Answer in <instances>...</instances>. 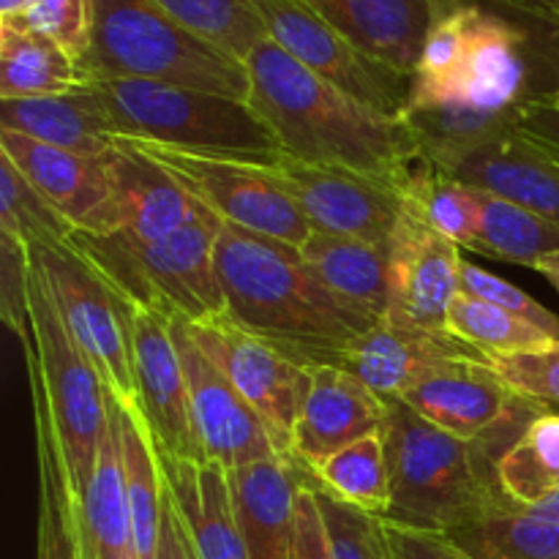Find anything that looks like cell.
I'll return each mask as SVG.
<instances>
[{
    "mask_svg": "<svg viewBox=\"0 0 559 559\" xmlns=\"http://www.w3.org/2000/svg\"><path fill=\"white\" fill-rule=\"evenodd\" d=\"M249 104L287 156L344 167L407 189L431 164L407 120L388 118L328 85L265 38L246 58Z\"/></svg>",
    "mask_w": 559,
    "mask_h": 559,
    "instance_id": "6da1fadb",
    "label": "cell"
},
{
    "mask_svg": "<svg viewBox=\"0 0 559 559\" xmlns=\"http://www.w3.org/2000/svg\"><path fill=\"white\" fill-rule=\"evenodd\" d=\"M216 267L227 317L304 366H336L338 355L380 320L353 309L282 240L218 222Z\"/></svg>",
    "mask_w": 559,
    "mask_h": 559,
    "instance_id": "7a4b0ae2",
    "label": "cell"
},
{
    "mask_svg": "<svg viewBox=\"0 0 559 559\" xmlns=\"http://www.w3.org/2000/svg\"><path fill=\"white\" fill-rule=\"evenodd\" d=\"M382 437L391 464L385 522L451 535L508 506L497 489L489 437L469 442L448 435L404 402H388Z\"/></svg>",
    "mask_w": 559,
    "mask_h": 559,
    "instance_id": "3957f363",
    "label": "cell"
},
{
    "mask_svg": "<svg viewBox=\"0 0 559 559\" xmlns=\"http://www.w3.org/2000/svg\"><path fill=\"white\" fill-rule=\"evenodd\" d=\"M82 87L120 140L257 164H276L284 153L243 98L145 80H87Z\"/></svg>",
    "mask_w": 559,
    "mask_h": 559,
    "instance_id": "277c9868",
    "label": "cell"
},
{
    "mask_svg": "<svg viewBox=\"0 0 559 559\" xmlns=\"http://www.w3.org/2000/svg\"><path fill=\"white\" fill-rule=\"evenodd\" d=\"M87 80H145L249 102L246 60L189 31L156 0H93Z\"/></svg>",
    "mask_w": 559,
    "mask_h": 559,
    "instance_id": "5b68a950",
    "label": "cell"
},
{
    "mask_svg": "<svg viewBox=\"0 0 559 559\" xmlns=\"http://www.w3.org/2000/svg\"><path fill=\"white\" fill-rule=\"evenodd\" d=\"M218 222L222 218L207 211L153 243H136L120 233H74L71 246L120 300L197 325L227 314L216 267Z\"/></svg>",
    "mask_w": 559,
    "mask_h": 559,
    "instance_id": "8992f818",
    "label": "cell"
},
{
    "mask_svg": "<svg viewBox=\"0 0 559 559\" xmlns=\"http://www.w3.org/2000/svg\"><path fill=\"white\" fill-rule=\"evenodd\" d=\"M38 369L49 415L63 448L74 497L91 480L98 448L109 429L112 396L96 366L71 338L41 267L31 257V338L22 342Z\"/></svg>",
    "mask_w": 559,
    "mask_h": 559,
    "instance_id": "52a82bcc",
    "label": "cell"
},
{
    "mask_svg": "<svg viewBox=\"0 0 559 559\" xmlns=\"http://www.w3.org/2000/svg\"><path fill=\"white\" fill-rule=\"evenodd\" d=\"M41 267L55 306L96 371L109 396L123 407H136L131 333L123 300L104 282L102 273L69 243L27 246Z\"/></svg>",
    "mask_w": 559,
    "mask_h": 559,
    "instance_id": "ba28073f",
    "label": "cell"
},
{
    "mask_svg": "<svg viewBox=\"0 0 559 559\" xmlns=\"http://www.w3.org/2000/svg\"><path fill=\"white\" fill-rule=\"evenodd\" d=\"M136 145L151 153L158 164H164L222 222L282 240L295 249H300L311 235L309 218L300 213L298 202L278 180L273 164L229 156H200V153L142 145V142Z\"/></svg>",
    "mask_w": 559,
    "mask_h": 559,
    "instance_id": "9c48e42d",
    "label": "cell"
},
{
    "mask_svg": "<svg viewBox=\"0 0 559 559\" xmlns=\"http://www.w3.org/2000/svg\"><path fill=\"white\" fill-rule=\"evenodd\" d=\"M254 5L267 38L311 74L388 118H404L413 76L366 55L298 0H254Z\"/></svg>",
    "mask_w": 559,
    "mask_h": 559,
    "instance_id": "30bf717a",
    "label": "cell"
},
{
    "mask_svg": "<svg viewBox=\"0 0 559 559\" xmlns=\"http://www.w3.org/2000/svg\"><path fill=\"white\" fill-rule=\"evenodd\" d=\"M197 347L227 374L235 391L251 404L271 431L278 453L293 459V435L311 388V366H304L276 344L254 336L227 314L211 322H186Z\"/></svg>",
    "mask_w": 559,
    "mask_h": 559,
    "instance_id": "8fae6325",
    "label": "cell"
},
{
    "mask_svg": "<svg viewBox=\"0 0 559 559\" xmlns=\"http://www.w3.org/2000/svg\"><path fill=\"white\" fill-rule=\"evenodd\" d=\"M134 364L136 407L151 429L162 459L205 462L194 431L183 358L175 342V322L145 306L126 304Z\"/></svg>",
    "mask_w": 559,
    "mask_h": 559,
    "instance_id": "7c38bea8",
    "label": "cell"
},
{
    "mask_svg": "<svg viewBox=\"0 0 559 559\" xmlns=\"http://www.w3.org/2000/svg\"><path fill=\"white\" fill-rule=\"evenodd\" d=\"M273 169L311 229L391 246L404 216V197L396 186L353 169L300 162L287 153Z\"/></svg>",
    "mask_w": 559,
    "mask_h": 559,
    "instance_id": "4fadbf2b",
    "label": "cell"
},
{
    "mask_svg": "<svg viewBox=\"0 0 559 559\" xmlns=\"http://www.w3.org/2000/svg\"><path fill=\"white\" fill-rule=\"evenodd\" d=\"M175 342L183 358L191 418L202 459L218 464L227 473L246 464L284 459L260 415L235 391L227 374L197 347L189 328L180 320H175Z\"/></svg>",
    "mask_w": 559,
    "mask_h": 559,
    "instance_id": "5bb4252c",
    "label": "cell"
},
{
    "mask_svg": "<svg viewBox=\"0 0 559 559\" xmlns=\"http://www.w3.org/2000/svg\"><path fill=\"white\" fill-rule=\"evenodd\" d=\"M399 402L437 429L462 440H484L533 404L522 402L484 355L464 353L437 360Z\"/></svg>",
    "mask_w": 559,
    "mask_h": 559,
    "instance_id": "9a60e30c",
    "label": "cell"
},
{
    "mask_svg": "<svg viewBox=\"0 0 559 559\" xmlns=\"http://www.w3.org/2000/svg\"><path fill=\"white\" fill-rule=\"evenodd\" d=\"M0 153L31 180L33 189L69 218L76 233H120V207L107 156L93 158L44 145L16 131L0 129Z\"/></svg>",
    "mask_w": 559,
    "mask_h": 559,
    "instance_id": "2e32d148",
    "label": "cell"
},
{
    "mask_svg": "<svg viewBox=\"0 0 559 559\" xmlns=\"http://www.w3.org/2000/svg\"><path fill=\"white\" fill-rule=\"evenodd\" d=\"M462 254L420 218L404 211L391 238V304L385 320L424 333H448L462 293Z\"/></svg>",
    "mask_w": 559,
    "mask_h": 559,
    "instance_id": "e0dca14e",
    "label": "cell"
},
{
    "mask_svg": "<svg viewBox=\"0 0 559 559\" xmlns=\"http://www.w3.org/2000/svg\"><path fill=\"white\" fill-rule=\"evenodd\" d=\"M388 402L338 366H314L311 388L293 435V462L306 473L333 453L382 431Z\"/></svg>",
    "mask_w": 559,
    "mask_h": 559,
    "instance_id": "ac0fdd59",
    "label": "cell"
},
{
    "mask_svg": "<svg viewBox=\"0 0 559 559\" xmlns=\"http://www.w3.org/2000/svg\"><path fill=\"white\" fill-rule=\"evenodd\" d=\"M524 76L522 33L500 16L469 5V38L462 66L435 107H462L484 115L516 112L522 107Z\"/></svg>",
    "mask_w": 559,
    "mask_h": 559,
    "instance_id": "d6986e66",
    "label": "cell"
},
{
    "mask_svg": "<svg viewBox=\"0 0 559 559\" xmlns=\"http://www.w3.org/2000/svg\"><path fill=\"white\" fill-rule=\"evenodd\" d=\"M440 173L559 224V162L519 126L462 153Z\"/></svg>",
    "mask_w": 559,
    "mask_h": 559,
    "instance_id": "ffe728a7",
    "label": "cell"
},
{
    "mask_svg": "<svg viewBox=\"0 0 559 559\" xmlns=\"http://www.w3.org/2000/svg\"><path fill=\"white\" fill-rule=\"evenodd\" d=\"M107 167L118 194L120 235L136 243L167 238L207 213V207L136 142L115 136Z\"/></svg>",
    "mask_w": 559,
    "mask_h": 559,
    "instance_id": "44dd1931",
    "label": "cell"
},
{
    "mask_svg": "<svg viewBox=\"0 0 559 559\" xmlns=\"http://www.w3.org/2000/svg\"><path fill=\"white\" fill-rule=\"evenodd\" d=\"M380 63L413 76L440 0H298Z\"/></svg>",
    "mask_w": 559,
    "mask_h": 559,
    "instance_id": "7402d4cb",
    "label": "cell"
},
{
    "mask_svg": "<svg viewBox=\"0 0 559 559\" xmlns=\"http://www.w3.org/2000/svg\"><path fill=\"white\" fill-rule=\"evenodd\" d=\"M475 353L451 333H424L380 320L338 355V369L358 377L382 402H399L437 360Z\"/></svg>",
    "mask_w": 559,
    "mask_h": 559,
    "instance_id": "603a6c76",
    "label": "cell"
},
{
    "mask_svg": "<svg viewBox=\"0 0 559 559\" xmlns=\"http://www.w3.org/2000/svg\"><path fill=\"white\" fill-rule=\"evenodd\" d=\"M158 462L197 559H251L235 516L227 469L186 459L158 456Z\"/></svg>",
    "mask_w": 559,
    "mask_h": 559,
    "instance_id": "cb8c5ba5",
    "label": "cell"
},
{
    "mask_svg": "<svg viewBox=\"0 0 559 559\" xmlns=\"http://www.w3.org/2000/svg\"><path fill=\"white\" fill-rule=\"evenodd\" d=\"M235 516L251 559H293L295 508L304 467L293 459H267L229 469Z\"/></svg>",
    "mask_w": 559,
    "mask_h": 559,
    "instance_id": "d4e9b609",
    "label": "cell"
},
{
    "mask_svg": "<svg viewBox=\"0 0 559 559\" xmlns=\"http://www.w3.org/2000/svg\"><path fill=\"white\" fill-rule=\"evenodd\" d=\"M74 502L82 559H140L129 495H126L123 448H120L115 399L109 409V429L98 448L96 467Z\"/></svg>",
    "mask_w": 559,
    "mask_h": 559,
    "instance_id": "484cf974",
    "label": "cell"
},
{
    "mask_svg": "<svg viewBox=\"0 0 559 559\" xmlns=\"http://www.w3.org/2000/svg\"><path fill=\"white\" fill-rule=\"evenodd\" d=\"M27 382L33 404V442H36L38 467V524L36 559H82L80 527H76V502L69 484L63 448L49 415L38 369L25 353Z\"/></svg>",
    "mask_w": 559,
    "mask_h": 559,
    "instance_id": "4316f807",
    "label": "cell"
},
{
    "mask_svg": "<svg viewBox=\"0 0 559 559\" xmlns=\"http://www.w3.org/2000/svg\"><path fill=\"white\" fill-rule=\"evenodd\" d=\"M298 251L336 298L371 320H385L391 304V246L311 229Z\"/></svg>",
    "mask_w": 559,
    "mask_h": 559,
    "instance_id": "83f0119b",
    "label": "cell"
},
{
    "mask_svg": "<svg viewBox=\"0 0 559 559\" xmlns=\"http://www.w3.org/2000/svg\"><path fill=\"white\" fill-rule=\"evenodd\" d=\"M0 129L93 158H104L115 147V136L82 85L66 96L0 102Z\"/></svg>",
    "mask_w": 559,
    "mask_h": 559,
    "instance_id": "f1b7e54d",
    "label": "cell"
},
{
    "mask_svg": "<svg viewBox=\"0 0 559 559\" xmlns=\"http://www.w3.org/2000/svg\"><path fill=\"white\" fill-rule=\"evenodd\" d=\"M85 85L69 52L16 20H0V102L66 96Z\"/></svg>",
    "mask_w": 559,
    "mask_h": 559,
    "instance_id": "f546056e",
    "label": "cell"
},
{
    "mask_svg": "<svg viewBox=\"0 0 559 559\" xmlns=\"http://www.w3.org/2000/svg\"><path fill=\"white\" fill-rule=\"evenodd\" d=\"M495 480L508 506L538 508L559 491V415L540 413L497 459Z\"/></svg>",
    "mask_w": 559,
    "mask_h": 559,
    "instance_id": "4dcf8cb0",
    "label": "cell"
},
{
    "mask_svg": "<svg viewBox=\"0 0 559 559\" xmlns=\"http://www.w3.org/2000/svg\"><path fill=\"white\" fill-rule=\"evenodd\" d=\"M469 251L535 271L540 260L559 251V224L480 191L478 235Z\"/></svg>",
    "mask_w": 559,
    "mask_h": 559,
    "instance_id": "1f68e13d",
    "label": "cell"
},
{
    "mask_svg": "<svg viewBox=\"0 0 559 559\" xmlns=\"http://www.w3.org/2000/svg\"><path fill=\"white\" fill-rule=\"evenodd\" d=\"M309 478L320 491L371 516L385 519L391 508V464L382 431L333 453L328 462L311 469Z\"/></svg>",
    "mask_w": 559,
    "mask_h": 559,
    "instance_id": "d6a6232c",
    "label": "cell"
},
{
    "mask_svg": "<svg viewBox=\"0 0 559 559\" xmlns=\"http://www.w3.org/2000/svg\"><path fill=\"white\" fill-rule=\"evenodd\" d=\"M478 559H559V522L527 508L502 506L451 533Z\"/></svg>",
    "mask_w": 559,
    "mask_h": 559,
    "instance_id": "836d02e7",
    "label": "cell"
},
{
    "mask_svg": "<svg viewBox=\"0 0 559 559\" xmlns=\"http://www.w3.org/2000/svg\"><path fill=\"white\" fill-rule=\"evenodd\" d=\"M404 211L440 233L459 249H473L480 222V191L451 175L440 173L435 164L424 169L402 191Z\"/></svg>",
    "mask_w": 559,
    "mask_h": 559,
    "instance_id": "e575fe53",
    "label": "cell"
},
{
    "mask_svg": "<svg viewBox=\"0 0 559 559\" xmlns=\"http://www.w3.org/2000/svg\"><path fill=\"white\" fill-rule=\"evenodd\" d=\"M448 333L484 358L530 353V349L559 342L540 328L530 325L522 317L469 293H459L453 300L451 314H448Z\"/></svg>",
    "mask_w": 559,
    "mask_h": 559,
    "instance_id": "d590c367",
    "label": "cell"
},
{
    "mask_svg": "<svg viewBox=\"0 0 559 559\" xmlns=\"http://www.w3.org/2000/svg\"><path fill=\"white\" fill-rule=\"evenodd\" d=\"M189 31L246 60L267 38L254 0H156Z\"/></svg>",
    "mask_w": 559,
    "mask_h": 559,
    "instance_id": "8d00e7d4",
    "label": "cell"
},
{
    "mask_svg": "<svg viewBox=\"0 0 559 559\" xmlns=\"http://www.w3.org/2000/svg\"><path fill=\"white\" fill-rule=\"evenodd\" d=\"M76 229L0 153V235L25 246L69 243Z\"/></svg>",
    "mask_w": 559,
    "mask_h": 559,
    "instance_id": "74e56055",
    "label": "cell"
},
{
    "mask_svg": "<svg viewBox=\"0 0 559 559\" xmlns=\"http://www.w3.org/2000/svg\"><path fill=\"white\" fill-rule=\"evenodd\" d=\"M486 364L522 402L540 413L559 415V342L519 355H495Z\"/></svg>",
    "mask_w": 559,
    "mask_h": 559,
    "instance_id": "f35d334b",
    "label": "cell"
},
{
    "mask_svg": "<svg viewBox=\"0 0 559 559\" xmlns=\"http://www.w3.org/2000/svg\"><path fill=\"white\" fill-rule=\"evenodd\" d=\"M317 497H320L322 516H325L336 559H393L380 516L358 511L320 489H317Z\"/></svg>",
    "mask_w": 559,
    "mask_h": 559,
    "instance_id": "ab89813d",
    "label": "cell"
},
{
    "mask_svg": "<svg viewBox=\"0 0 559 559\" xmlns=\"http://www.w3.org/2000/svg\"><path fill=\"white\" fill-rule=\"evenodd\" d=\"M16 22L47 36L76 63L91 52L93 0H36Z\"/></svg>",
    "mask_w": 559,
    "mask_h": 559,
    "instance_id": "60d3db41",
    "label": "cell"
},
{
    "mask_svg": "<svg viewBox=\"0 0 559 559\" xmlns=\"http://www.w3.org/2000/svg\"><path fill=\"white\" fill-rule=\"evenodd\" d=\"M462 293H469V295H475V298L489 300V304L500 306V309H506V311H511V314L527 320L530 325L546 331L551 338H559V314L557 311L546 309L538 298H533L530 293H524L522 287L511 284L508 278L497 276V273L486 271V267L473 265L469 260L462 262Z\"/></svg>",
    "mask_w": 559,
    "mask_h": 559,
    "instance_id": "b9f144b4",
    "label": "cell"
},
{
    "mask_svg": "<svg viewBox=\"0 0 559 559\" xmlns=\"http://www.w3.org/2000/svg\"><path fill=\"white\" fill-rule=\"evenodd\" d=\"M0 314L20 342L31 338V249L0 235Z\"/></svg>",
    "mask_w": 559,
    "mask_h": 559,
    "instance_id": "7bdbcfd3",
    "label": "cell"
},
{
    "mask_svg": "<svg viewBox=\"0 0 559 559\" xmlns=\"http://www.w3.org/2000/svg\"><path fill=\"white\" fill-rule=\"evenodd\" d=\"M293 559H336L325 516H322L320 497L314 484L304 469V480L298 489V508H295V544Z\"/></svg>",
    "mask_w": 559,
    "mask_h": 559,
    "instance_id": "ee69618b",
    "label": "cell"
},
{
    "mask_svg": "<svg viewBox=\"0 0 559 559\" xmlns=\"http://www.w3.org/2000/svg\"><path fill=\"white\" fill-rule=\"evenodd\" d=\"M382 530H385L393 559H478L445 533L402 527V524L385 522V519H382Z\"/></svg>",
    "mask_w": 559,
    "mask_h": 559,
    "instance_id": "f6af8a7d",
    "label": "cell"
},
{
    "mask_svg": "<svg viewBox=\"0 0 559 559\" xmlns=\"http://www.w3.org/2000/svg\"><path fill=\"white\" fill-rule=\"evenodd\" d=\"M516 126L524 136L538 142L546 153L559 162V107L544 98L522 102L516 112Z\"/></svg>",
    "mask_w": 559,
    "mask_h": 559,
    "instance_id": "bcb514c9",
    "label": "cell"
},
{
    "mask_svg": "<svg viewBox=\"0 0 559 559\" xmlns=\"http://www.w3.org/2000/svg\"><path fill=\"white\" fill-rule=\"evenodd\" d=\"M158 559H197L191 540L186 535L183 522L175 511L173 497L164 500V524H162V546H158Z\"/></svg>",
    "mask_w": 559,
    "mask_h": 559,
    "instance_id": "7dc6e473",
    "label": "cell"
},
{
    "mask_svg": "<svg viewBox=\"0 0 559 559\" xmlns=\"http://www.w3.org/2000/svg\"><path fill=\"white\" fill-rule=\"evenodd\" d=\"M511 3L516 5H527L530 11H535V14L540 16H551V20H559V0H511Z\"/></svg>",
    "mask_w": 559,
    "mask_h": 559,
    "instance_id": "c3c4849f",
    "label": "cell"
},
{
    "mask_svg": "<svg viewBox=\"0 0 559 559\" xmlns=\"http://www.w3.org/2000/svg\"><path fill=\"white\" fill-rule=\"evenodd\" d=\"M535 271H538L540 276H544L546 282H549L551 287H555V293L559 295V251H557V254L546 257V260H540Z\"/></svg>",
    "mask_w": 559,
    "mask_h": 559,
    "instance_id": "681fc988",
    "label": "cell"
},
{
    "mask_svg": "<svg viewBox=\"0 0 559 559\" xmlns=\"http://www.w3.org/2000/svg\"><path fill=\"white\" fill-rule=\"evenodd\" d=\"M36 0H0V20H16L25 14Z\"/></svg>",
    "mask_w": 559,
    "mask_h": 559,
    "instance_id": "f907efd6",
    "label": "cell"
},
{
    "mask_svg": "<svg viewBox=\"0 0 559 559\" xmlns=\"http://www.w3.org/2000/svg\"><path fill=\"white\" fill-rule=\"evenodd\" d=\"M527 511L544 513V516H549V519H557V522H559V491H557L555 497H549V500H544V502H540L538 508H527Z\"/></svg>",
    "mask_w": 559,
    "mask_h": 559,
    "instance_id": "816d5d0a",
    "label": "cell"
},
{
    "mask_svg": "<svg viewBox=\"0 0 559 559\" xmlns=\"http://www.w3.org/2000/svg\"><path fill=\"white\" fill-rule=\"evenodd\" d=\"M546 102H551V104H555V107H559V87H557L555 93H546Z\"/></svg>",
    "mask_w": 559,
    "mask_h": 559,
    "instance_id": "f5cc1de1",
    "label": "cell"
}]
</instances>
